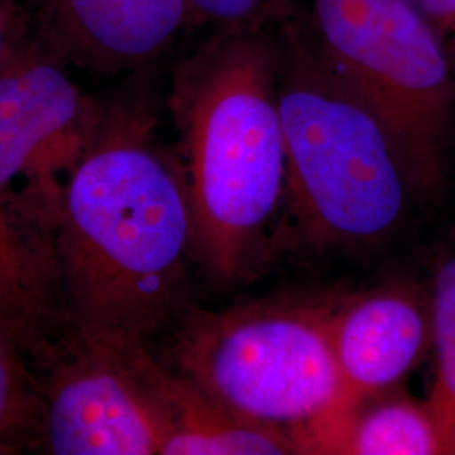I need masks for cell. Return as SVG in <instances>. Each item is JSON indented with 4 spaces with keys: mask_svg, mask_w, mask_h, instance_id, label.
<instances>
[{
    "mask_svg": "<svg viewBox=\"0 0 455 455\" xmlns=\"http://www.w3.org/2000/svg\"><path fill=\"white\" fill-rule=\"evenodd\" d=\"M196 19L221 29H267L292 14L293 0H188Z\"/></svg>",
    "mask_w": 455,
    "mask_h": 455,
    "instance_id": "15",
    "label": "cell"
},
{
    "mask_svg": "<svg viewBox=\"0 0 455 455\" xmlns=\"http://www.w3.org/2000/svg\"><path fill=\"white\" fill-rule=\"evenodd\" d=\"M28 14L17 0H0V69L12 61L28 43Z\"/></svg>",
    "mask_w": 455,
    "mask_h": 455,
    "instance_id": "16",
    "label": "cell"
},
{
    "mask_svg": "<svg viewBox=\"0 0 455 455\" xmlns=\"http://www.w3.org/2000/svg\"><path fill=\"white\" fill-rule=\"evenodd\" d=\"M39 14L54 56L103 75L150 65L195 19L188 0H39Z\"/></svg>",
    "mask_w": 455,
    "mask_h": 455,
    "instance_id": "9",
    "label": "cell"
},
{
    "mask_svg": "<svg viewBox=\"0 0 455 455\" xmlns=\"http://www.w3.org/2000/svg\"><path fill=\"white\" fill-rule=\"evenodd\" d=\"M69 338L135 349L182 307L195 223L184 167L144 93L101 105L51 231Z\"/></svg>",
    "mask_w": 455,
    "mask_h": 455,
    "instance_id": "1",
    "label": "cell"
},
{
    "mask_svg": "<svg viewBox=\"0 0 455 455\" xmlns=\"http://www.w3.org/2000/svg\"><path fill=\"white\" fill-rule=\"evenodd\" d=\"M49 49L28 44L0 69V195L26 180L17 212L51 238L69 171L95 129L101 103L88 97ZM16 206V203H14Z\"/></svg>",
    "mask_w": 455,
    "mask_h": 455,
    "instance_id": "6",
    "label": "cell"
},
{
    "mask_svg": "<svg viewBox=\"0 0 455 455\" xmlns=\"http://www.w3.org/2000/svg\"><path fill=\"white\" fill-rule=\"evenodd\" d=\"M41 388V437L54 455H163L167 419L139 351L68 338Z\"/></svg>",
    "mask_w": 455,
    "mask_h": 455,
    "instance_id": "7",
    "label": "cell"
},
{
    "mask_svg": "<svg viewBox=\"0 0 455 455\" xmlns=\"http://www.w3.org/2000/svg\"><path fill=\"white\" fill-rule=\"evenodd\" d=\"M310 44L400 147L419 196L443 180L455 65L413 0H309Z\"/></svg>",
    "mask_w": 455,
    "mask_h": 455,
    "instance_id": "5",
    "label": "cell"
},
{
    "mask_svg": "<svg viewBox=\"0 0 455 455\" xmlns=\"http://www.w3.org/2000/svg\"><path fill=\"white\" fill-rule=\"evenodd\" d=\"M329 338L355 413L395 390L430 347V293L411 283H390L332 302Z\"/></svg>",
    "mask_w": 455,
    "mask_h": 455,
    "instance_id": "8",
    "label": "cell"
},
{
    "mask_svg": "<svg viewBox=\"0 0 455 455\" xmlns=\"http://www.w3.org/2000/svg\"><path fill=\"white\" fill-rule=\"evenodd\" d=\"M452 455H455V430L454 435H452Z\"/></svg>",
    "mask_w": 455,
    "mask_h": 455,
    "instance_id": "17",
    "label": "cell"
},
{
    "mask_svg": "<svg viewBox=\"0 0 455 455\" xmlns=\"http://www.w3.org/2000/svg\"><path fill=\"white\" fill-rule=\"evenodd\" d=\"M332 302L260 300L186 317L176 373L246 420L287 430L299 454H338L355 417L331 347Z\"/></svg>",
    "mask_w": 455,
    "mask_h": 455,
    "instance_id": "4",
    "label": "cell"
},
{
    "mask_svg": "<svg viewBox=\"0 0 455 455\" xmlns=\"http://www.w3.org/2000/svg\"><path fill=\"white\" fill-rule=\"evenodd\" d=\"M41 390L26 364V353L0 325V454L37 430Z\"/></svg>",
    "mask_w": 455,
    "mask_h": 455,
    "instance_id": "14",
    "label": "cell"
},
{
    "mask_svg": "<svg viewBox=\"0 0 455 455\" xmlns=\"http://www.w3.org/2000/svg\"><path fill=\"white\" fill-rule=\"evenodd\" d=\"M0 325L37 363L46 364L61 344L52 334L65 324L51 240L0 195Z\"/></svg>",
    "mask_w": 455,
    "mask_h": 455,
    "instance_id": "10",
    "label": "cell"
},
{
    "mask_svg": "<svg viewBox=\"0 0 455 455\" xmlns=\"http://www.w3.org/2000/svg\"><path fill=\"white\" fill-rule=\"evenodd\" d=\"M278 103L285 196L310 242L364 246L391 236L417 186L388 127L321 61L297 22L280 34Z\"/></svg>",
    "mask_w": 455,
    "mask_h": 455,
    "instance_id": "3",
    "label": "cell"
},
{
    "mask_svg": "<svg viewBox=\"0 0 455 455\" xmlns=\"http://www.w3.org/2000/svg\"><path fill=\"white\" fill-rule=\"evenodd\" d=\"M139 363L167 419L163 455L299 454L287 430L246 420L142 347Z\"/></svg>",
    "mask_w": 455,
    "mask_h": 455,
    "instance_id": "11",
    "label": "cell"
},
{
    "mask_svg": "<svg viewBox=\"0 0 455 455\" xmlns=\"http://www.w3.org/2000/svg\"><path fill=\"white\" fill-rule=\"evenodd\" d=\"M430 346L435 353V376L427 403L442 423L452 455L455 430V255L440 265L430 292Z\"/></svg>",
    "mask_w": 455,
    "mask_h": 455,
    "instance_id": "13",
    "label": "cell"
},
{
    "mask_svg": "<svg viewBox=\"0 0 455 455\" xmlns=\"http://www.w3.org/2000/svg\"><path fill=\"white\" fill-rule=\"evenodd\" d=\"M278 75L267 29H221L174 78L196 260L220 280L243 275L285 197Z\"/></svg>",
    "mask_w": 455,
    "mask_h": 455,
    "instance_id": "2",
    "label": "cell"
},
{
    "mask_svg": "<svg viewBox=\"0 0 455 455\" xmlns=\"http://www.w3.org/2000/svg\"><path fill=\"white\" fill-rule=\"evenodd\" d=\"M338 454L451 455V443L427 400L381 395L359 407Z\"/></svg>",
    "mask_w": 455,
    "mask_h": 455,
    "instance_id": "12",
    "label": "cell"
}]
</instances>
